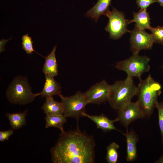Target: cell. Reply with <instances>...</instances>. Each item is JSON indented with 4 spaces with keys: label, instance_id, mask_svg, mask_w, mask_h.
<instances>
[{
    "label": "cell",
    "instance_id": "6da1fadb",
    "mask_svg": "<svg viewBox=\"0 0 163 163\" xmlns=\"http://www.w3.org/2000/svg\"><path fill=\"white\" fill-rule=\"evenodd\" d=\"M95 142L93 136L81 131L78 128L61 133L50 150L54 163H94Z\"/></svg>",
    "mask_w": 163,
    "mask_h": 163
},
{
    "label": "cell",
    "instance_id": "7a4b0ae2",
    "mask_svg": "<svg viewBox=\"0 0 163 163\" xmlns=\"http://www.w3.org/2000/svg\"><path fill=\"white\" fill-rule=\"evenodd\" d=\"M139 80L136 96L140 107L146 117L152 114L161 93L162 86L155 81L150 75L145 79Z\"/></svg>",
    "mask_w": 163,
    "mask_h": 163
},
{
    "label": "cell",
    "instance_id": "3957f363",
    "mask_svg": "<svg viewBox=\"0 0 163 163\" xmlns=\"http://www.w3.org/2000/svg\"><path fill=\"white\" fill-rule=\"evenodd\" d=\"M110 94L108 101L113 109L117 110L131 102L138 91L133 78L127 77L124 80L116 81L110 85Z\"/></svg>",
    "mask_w": 163,
    "mask_h": 163
},
{
    "label": "cell",
    "instance_id": "277c9868",
    "mask_svg": "<svg viewBox=\"0 0 163 163\" xmlns=\"http://www.w3.org/2000/svg\"><path fill=\"white\" fill-rule=\"evenodd\" d=\"M6 96L11 103L24 105L32 102L37 96L32 93L31 88L25 77L15 78L10 85Z\"/></svg>",
    "mask_w": 163,
    "mask_h": 163
},
{
    "label": "cell",
    "instance_id": "5b68a950",
    "mask_svg": "<svg viewBox=\"0 0 163 163\" xmlns=\"http://www.w3.org/2000/svg\"><path fill=\"white\" fill-rule=\"evenodd\" d=\"M150 59L148 56L133 54L129 58L116 62V68L126 72L127 77L141 78V75L150 70Z\"/></svg>",
    "mask_w": 163,
    "mask_h": 163
},
{
    "label": "cell",
    "instance_id": "8992f818",
    "mask_svg": "<svg viewBox=\"0 0 163 163\" xmlns=\"http://www.w3.org/2000/svg\"><path fill=\"white\" fill-rule=\"evenodd\" d=\"M59 96L63 107L64 116L75 118L77 121L83 117L82 113L85 112V107L88 104L84 93L78 91L72 96L66 97L61 94Z\"/></svg>",
    "mask_w": 163,
    "mask_h": 163
},
{
    "label": "cell",
    "instance_id": "52a82bcc",
    "mask_svg": "<svg viewBox=\"0 0 163 163\" xmlns=\"http://www.w3.org/2000/svg\"><path fill=\"white\" fill-rule=\"evenodd\" d=\"M107 17L109 20L105 30L109 33L111 39L117 40L126 32L130 33L131 31L127 28L129 20L125 18L122 12L113 8Z\"/></svg>",
    "mask_w": 163,
    "mask_h": 163
},
{
    "label": "cell",
    "instance_id": "ba28073f",
    "mask_svg": "<svg viewBox=\"0 0 163 163\" xmlns=\"http://www.w3.org/2000/svg\"><path fill=\"white\" fill-rule=\"evenodd\" d=\"M130 33V49L133 54H138L141 50L152 48L154 42L151 34L136 24Z\"/></svg>",
    "mask_w": 163,
    "mask_h": 163
},
{
    "label": "cell",
    "instance_id": "9c48e42d",
    "mask_svg": "<svg viewBox=\"0 0 163 163\" xmlns=\"http://www.w3.org/2000/svg\"><path fill=\"white\" fill-rule=\"evenodd\" d=\"M84 94L88 104H100L109 100L110 85L103 80L92 86Z\"/></svg>",
    "mask_w": 163,
    "mask_h": 163
},
{
    "label": "cell",
    "instance_id": "30bf717a",
    "mask_svg": "<svg viewBox=\"0 0 163 163\" xmlns=\"http://www.w3.org/2000/svg\"><path fill=\"white\" fill-rule=\"evenodd\" d=\"M146 117L138 102H131L120 110H118L117 121L126 128L132 122Z\"/></svg>",
    "mask_w": 163,
    "mask_h": 163
},
{
    "label": "cell",
    "instance_id": "8fae6325",
    "mask_svg": "<svg viewBox=\"0 0 163 163\" xmlns=\"http://www.w3.org/2000/svg\"><path fill=\"white\" fill-rule=\"evenodd\" d=\"M82 115L83 117H86L93 121L96 124L97 129H100L104 132L115 130L122 133L117 129L114 125L115 122L117 121L116 118L112 120L104 114L92 115L88 114L85 112L82 113Z\"/></svg>",
    "mask_w": 163,
    "mask_h": 163
},
{
    "label": "cell",
    "instance_id": "7c38bea8",
    "mask_svg": "<svg viewBox=\"0 0 163 163\" xmlns=\"http://www.w3.org/2000/svg\"><path fill=\"white\" fill-rule=\"evenodd\" d=\"M126 139L127 161L132 162L137 158L136 145L139 138L135 131L132 130L128 131L127 130L126 133L123 134Z\"/></svg>",
    "mask_w": 163,
    "mask_h": 163
},
{
    "label": "cell",
    "instance_id": "4fadbf2b",
    "mask_svg": "<svg viewBox=\"0 0 163 163\" xmlns=\"http://www.w3.org/2000/svg\"><path fill=\"white\" fill-rule=\"evenodd\" d=\"M111 1V0H98L95 5L87 11L86 16L94 19L96 22L101 15L107 17L110 11L109 7Z\"/></svg>",
    "mask_w": 163,
    "mask_h": 163
},
{
    "label": "cell",
    "instance_id": "5bb4252c",
    "mask_svg": "<svg viewBox=\"0 0 163 163\" xmlns=\"http://www.w3.org/2000/svg\"><path fill=\"white\" fill-rule=\"evenodd\" d=\"M45 76L46 80L43 89L40 92L36 93L37 96L46 97L56 95L59 96L61 93L60 85L56 81L54 76L49 75Z\"/></svg>",
    "mask_w": 163,
    "mask_h": 163
},
{
    "label": "cell",
    "instance_id": "9a60e30c",
    "mask_svg": "<svg viewBox=\"0 0 163 163\" xmlns=\"http://www.w3.org/2000/svg\"><path fill=\"white\" fill-rule=\"evenodd\" d=\"M56 46L53 48L50 53L44 57L45 62L43 72L45 75L55 76L58 74V65L56 56Z\"/></svg>",
    "mask_w": 163,
    "mask_h": 163
},
{
    "label": "cell",
    "instance_id": "2e32d148",
    "mask_svg": "<svg viewBox=\"0 0 163 163\" xmlns=\"http://www.w3.org/2000/svg\"><path fill=\"white\" fill-rule=\"evenodd\" d=\"M46 115H63L64 110L61 102L55 101L53 96L46 97V101L42 107Z\"/></svg>",
    "mask_w": 163,
    "mask_h": 163
},
{
    "label": "cell",
    "instance_id": "e0dca14e",
    "mask_svg": "<svg viewBox=\"0 0 163 163\" xmlns=\"http://www.w3.org/2000/svg\"><path fill=\"white\" fill-rule=\"evenodd\" d=\"M133 17V19L129 20V24L135 22L136 25L144 30L149 29L151 27L150 16L146 9H141L138 12H134Z\"/></svg>",
    "mask_w": 163,
    "mask_h": 163
},
{
    "label": "cell",
    "instance_id": "ac0fdd59",
    "mask_svg": "<svg viewBox=\"0 0 163 163\" xmlns=\"http://www.w3.org/2000/svg\"><path fill=\"white\" fill-rule=\"evenodd\" d=\"M27 111L16 113H7L6 116L9 120L11 127L13 130L21 128L26 124V117Z\"/></svg>",
    "mask_w": 163,
    "mask_h": 163
},
{
    "label": "cell",
    "instance_id": "d6986e66",
    "mask_svg": "<svg viewBox=\"0 0 163 163\" xmlns=\"http://www.w3.org/2000/svg\"><path fill=\"white\" fill-rule=\"evenodd\" d=\"M45 120L46 128L54 127L59 129L61 133L65 131L63 126L66 122L67 117L63 115H46Z\"/></svg>",
    "mask_w": 163,
    "mask_h": 163
},
{
    "label": "cell",
    "instance_id": "ffe728a7",
    "mask_svg": "<svg viewBox=\"0 0 163 163\" xmlns=\"http://www.w3.org/2000/svg\"><path fill=\"white\" fill-rule=\"evenodd\" d=\"M119 145L115 142H112L107 147L106 159L108 163H116L118 158V150Z\"/></svg>",
    "mask_w": 163,
    "mask_h": 163
},
{
    "label": "cell",
    "instance_id": "44dd1931",
    "mask_svg": "<svg viewBox=\"0 0 163 163\" xmlns=\"http://www.w3.org/2000/svg\"><path fill=\"white\" fill-rule=\"evenodd\" d=\"M149 30L154 43L163 45V26L151 27Z\"/></svg>",
    "mask_w": 163,
    "mask_h": 163
},
{
    "label": "cell",
    "instance_id": "7402d4cb",
    "mask_svg": "<svg viewBox=\"0 0 163 163\" xmlns=\"http://www.w3.org/2000/svg\"><path fill=\"white\" fill-rule=\"evenodd\" d=\"M22 40V48L27 53L30 54L33 52H35L34 50L32 38L28 34L23 35Z\"/></svg>",
    "mask_w": 163,
    "mask_h": 163
},
{
    "label": "cell",
    "instance_id": "603a6c76",
    "mask_svg": "<svg viewBox=\"0 0 163 163\" xmlns=\"http://www.w3.org/2000/svg\"><path fill=\"white\" fill-rule=\"evenodd\" d=\"M156 108L158 110V123L161 131L162 143L163 145V101L157 103Z\"/></svg>",
    "mask_w": 163,
    "mask_h": 163
},
{
    "label": "cell",
    "instance_id": "cb8c5ba5",
    "mask_svg": "<svg viewBox=\"0 0 163 163\" xmlns=\"http://www.w3.org/2000/svg\"><path fill=\"white\" fill-rule=\"evenodd\" d=\"M157 2L156 0H137L136 3L141 9H146L150 5Z\"/></svg>",
    "mask_w": 163,
    "mask_h": 163
},
{
    "label": "cell",
    "instance_id": "d4e9b609",
    "mask_svg": "<svg viewBox=\"0 0 163 163\" xmlns=\"http://www.w3.org/2000/svg\"><path fill=\"white\" fill-rule=\"evenodd\" d=\"M12 130L10 129L6 131H0V141L3 142L5 140H8L10 136L13 133Z\"/></svg>",
    "mask_w": 163,
    "mask_h": 163
},
{
    "label": "cell",
    "instance_id": "484cf974",
    "mask_svg": "<svg viewBox=\"0 0 163 163\" xmlns=\"http://www.w3.org/2000/svg\"><path fill=\"white\" fill-rule=\"evenodd\" d=\"M11 39V38L9 39ZM9 39L4 40L2 39L0 40V52L1 53L5 50V49L4 48L5 45V44L9 40Z\"/></svg>",
    "mask_w": 163,
    "mask_h": 163
},
{
    "label": "cell",
    "instance_id": "4316f807",
    "mask_svg": "<svg viewBox=\"0 0 163 163\" xmlns=\"http://www.w3.org/2000/svg\"><path fill=\"white\" fill-rule=\"evenodd\" d=\"M156 163H163V155L158 160L155 162Z\"/></svg>",
    "mask_w": 163,
    "mask_h": 163
},
{
    "label": "cell",
    "instance_id": "83f0119b",
    "mask_svg": "<svg viewBox=\"0 0 163 163\" xmlns=\"http://www.w3.org/2000/svg\"><path fill=\"white\" fill-rule=\"evenodd\" d=\"M157 2H158L161 6H163V0H157Z\"/></svg>",
    "mask_w": 163,
    "mask_h": 163
},
{
    "label": "cell",
    "instance_id": "f1b7e54d",
    "mask_svg": "<svg viewBox=\"0 0 163 163\" xmlns=\"http://www.w3.org/2000/svg\"><path fill=\"white\" fill-rule=\"evenodd\" d=\"M162 69L163 70V65H162Z\"/></svg>",
    "mask_w": 163,
    "mask_h": 163
}]
</instances>
